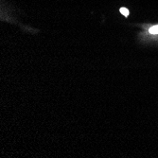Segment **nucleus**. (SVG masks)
I'll return each instance as SVG.
<instances>
[{
  "label": "nucleus",
  "mask_w": 158,
  "mask_h": 158,
  "mask_svg": "<svg viewBox=\"0 0 158 158\" xmlns=\"http://www.w3.org/2000/svg\"><path fill=\"white\" fill-rule=\"evenodd\" d=\"M150 33L152 34H158V25L153 26L150 28Z\"/></svg>",
  "instance_id": "f257e3e1"
},
{
  "label": "nucleus",
  "mask_w": 158,
  "mask_h": 158,
  "mask_svg": "<svg viewBox=\"0 0 158 158\" xmlns=\"http://www.w3.org/2000/svg\"><path fill=\"white\" fill-rule=\"evenodd\" d=\"M120 12L123 14L124 16H128V15H129V10H128V9H126V8H121V9H120Z\"/></svg>",
  "instance_id": "f03ea898"
}]
</instances>
